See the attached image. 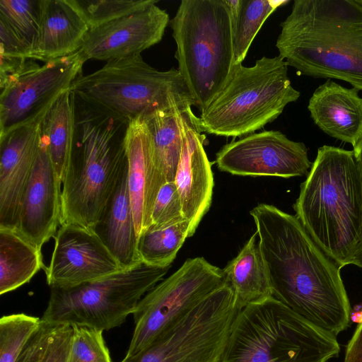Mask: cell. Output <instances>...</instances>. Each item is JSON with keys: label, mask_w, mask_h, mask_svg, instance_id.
I'll list each match as a JSON object with an SVG mask.
<instances>
[{"label": "cell", "mask_w": 362, "mask_h": 362, "mask_svg": "<svg viewBox=\"0 0 362 362\" xmlns=\"http://www.w3.org/2000/svg\"><path fill=\"white\" fill-rule=\"evenodd\" d=\"M272 286V297L334 337L349 325L351 306L340 269L295 215L259 204L250 212Z\"/></svg>", "instance_id": "1"}, {"label": "cell", "mask_w": 362, "mask_h": 362, "mask_svg": "<svg viewBox=\"0 0 362 362\" xmlns=\"http://www.w3.org/2000/svg\"><path fill=\"white\" fill-rule=\"evenodd\" d=\"M276 47L298 73L362 90V0H295Z\"/></svg>", "instance_id": "2"}, {"label": "cell", "mask_w": 362, "mask_h": 362, "mask_svg": "<svg viewBox=\"0 0 362 362\" xmlns=\"http://www.w3.org/2000/svg\"><path fill=\"white\" fill-rule=\"evenodd\" d=\"M129 124L75 94L74 139L62 185L60 226L93 229L127 165Z\"/></svg>", "instance_id": "3"}, {"label": "cell", "mask_w": 362, "mask_h": 362, "mask_svg": "<svg viewBox=\"0 0 362 362\" xmlns=\"http://www.w3.org/2000/svg\"><path fill=\"white\" fill-rule=\"evenodd\" d=\"M293 209L328 257L341 268L351 264L361 220L354 151L326 145L319 148Z\"/></svg>", "instance_id": "4"}, {"label": "cell", "mask_w": 362, "mask_h": 362, "mask_svg": "<svg viewBox=\"0 0 362 362\" xmlns=\"http://www.w3.org/2000/svg\"><path fill=\"white\" fill-rule=\"evenodd\" d=\"M336 337L271 297L239 309L220 362H327Z\"/></svg>", "instance_id": "5"}, {"label": "cell", "mask_w": 362, "mask_h": 362, "mask_svg": "<svg viewBox=\"0 0 362 362\" xmlns=\"http://www.w3.org/2000/svg\"><path fill=\"white\" fill-rule=\"evenodd\" d=\"M169 24L177 70L202 112L235 66L228 8L224 0H182Z\"/></svg>", "instance_id": "6"}, {"label": "cell", "mask_w": 362, "mask_h": 362, "mask_svg": "<svg viewBox=\"0 0 362 362\" xmlns=\"http://www.w3.org/2000/svg\"><path fill=\"white\" fill-rule=\"evenodd\" d=\"M70 90L129 122L157 111L194 105L177 69L158 71L141 54L107 62L99 70L79 76Z\"/></svg>", "instance_id": "7"}, {"label": "cell", "mask_w": 362, "mask_h": 362, "mask_svg": "<svg viewBox=\"0 0 362 362\" xmlns=\"http://www.w3.org/2000/svg\"><path fill=\"white\" fill-rule=\"evenodd\" d=\"M300 95L279 56L262 57L250 67L235 65L223 89L201 112L202 132L235 138L254 133L275 120Z\"/></svg>", "instance_id": "8"}, {"label": "cell", "mask_w": 362, "mask_h": 362, "mask_svg": "<svg viewBox=\"0 0 362 362\" xmlns=\"http://www.w3.org/2000/svg\"><path fill=\"white\" fill-rule=\"evenodd\" d=\"M170 267L141 262L92 281L50 287L41 319L47 323L83 325L103 331L119 327L133 314L141 298L163 280Z\"/></svg>", "instance_id": "9"}, {"label": "cell", "mask_w": 362, "mask_h": 362, "mask_svg": "<svg viewBox=\"0 0 362 362\" xmlns=\"http://www.w3.org/2000/svg\"><path fill=\"white\" fill-rule=\"evenodd\" d=\"M238 310L226 284L144 349L120 362H220Z\"/></svg>", "instance_id": "10"}, {"label": "cell", "mask_w": 362, "mask_h": 362, "mask_svg": "<svg viewBox=\"0 0 362 362\" xmlns=\"http://www.w3.org/2000/svg\"><path fill=\"white\" fill-rule=\"evenodd\" d=\"M226 284L223 269L204 257L186 259L138 303L132 314L134 329L126 356L144 349Z\"/></svg>", "instance_id": "11"}, {"label": "cell", "mask_w": 362, "mask_h": 362, "mask_svg": "<svg viewBox=\"0 0 362 362\" xmlns=\"http://www.w3.org/2000/svg\"><path fill=\"white\" fill-rule=\"evenodd\" d=\"M86 59L79 50L45 62H34L1 88L0 136L16 129L40 123L74 81L82 74Z\"/></svg>", "instance_id": "12"}, {"label": "cell", "mask_w": 362, "mask_h": 362, "mask_svg": "<svg viewBox=\"0 0 362 362\" xmlns=\"http://www.w3.org/2000/svg\"><path fill=\"white\" fill-rule=\"evenodd\" d=\"M223 172L241 176L289 178L308 174L312 163L302 142L280 131L252 133L224 145L216 155Z\"/></svg>", "instance_id": "13"}, {"label": "cell", "mask_w": 362, "mask_h": 362, "mask_svg": "<svg viewBox=\"0 0 362 362\" xmlns=\"http://www.w3.org/2000/svg\"><path fill=\"white\" fill-rule=\"evenodd\" d=\"M54 238L52 257L45 267L49 287L75 286L123 269L93 230L61 225Z\"/></svg>", "instance_id": "14"}, {"label": "cell", "mask_w": 362, "mask_h": 362, "mask_svg": "<svg viewBox=\"0 0 362 362\" xmlns=\"http://www.w3.org/2000/svg\"><path fill=\"white\" fill-rule=\"evenodd\" d=\"M157 3L90 29L80 49L86 60L126 58L158 43L170 19Z\"/></svg>", "instance_id": "15"}, {"label": "cell", "mask_w": 362, "mask_h": 362, "mask_svg": "<svg viewBox=\"0 0 362 362\" xmlns=\"http://www.w3.org/2000/svg\"><path fill=\"white\" fill-rule=\"evenodd\" d=\"M62 185L45 143L40 144L19 211L16 230L38 249L60 225Z\"/></svg>", "instance_id": "16"}, {"label": "cell", "mask_w": 362, "mask_h": 362, "mask_svg": "<svg viewBox=\"0 0 362 362\" xmlns=\"http://www.w3.org/2000/svg\"><path fill=\"white\" fill-rule=\"evenodd\" d=\"M40 139V123L0 136V228L16 230Z\"/></svg>", "instance_id": "17"}, {"label": "cell", "mask_w": 362, "mask_h": 362, "mask_svg": "<svg viewBox=\"0 0 362 362\" xmlns=\"http://www.w3.org/2000/svg\"><path fill=\"white\" fill-rule=\"evenodd\" d=\"M202 132L199 117L187 126L174 180L192 235L211 206L214 189L211 163L204 148L206 136Z\"/></svg>", "instance_id": "18"}, {"label": "cell", "mask_w": 362, "mask_h": 362, "mask_svg": "<svg viewBox=\"0 0 362 362\" xmlns=\"http://www.w3.org/2000/svg\"><path fill=\"white\" fill-rule=\"evenodd\" d=\"M126 149L128 189L138 238L151 225L153 205L165 185L152 159L149 136L141 119L129 122Z\"/></svg>", "instance_id": "19"}, {"label": "cell", "mask_w": 362, "mask_h": 362, "mask_svg": "<svg viewBox=\"0 0 362 362\" xmlns=\"http://www.w3.org/2000/svg\"><path fill=\"white\" fill-rule=\"evenodd\" d=\"M308 109L315 124L332 137L354 146L362 134V98L354 88L329 79L314 91Z\"/></svg>", "instance_id": "20"}, {"label": "cell", "mask_w": 362, "mask_h": 362, "mask_svg": "<svg viewBox=\"0 0 362 362\" xmlns=\"http://www.w3.org/2000/svg\"><path fill=\"white\" fill-rule=\"evenodd\" d=\"M90 28L66 0H41L37 35L31 58L44 62L79 51Z\"/></svg>", "instance_id": "21"}, {"label": "cell", "mask_w": 362, "mask_h": 362, "mask_svg": "<svg viewBox=\"0 0 362 362\" xmlns=\"http://www.w3.org/2000/svg\"><path fill=\"white\" fill-rule=\"evenodd\" d=\"M128 163L105 209L93 230L122 269L140 263L133 211L128 189Z\"/></svg>", "instance_id": "22"}, {"label": "cell", "mask_w": 362, "mask_h": 362, "mask_svg": "<svg viewBox=\"0 0 362 362\" xmlns=\"http://www.w3.org/2000/svg\"><path fill=\"white\" fill-rule=\"evenodd\" d=\"M197 119L192 107L157 111L141 119L148 132L154 166L165 184L174 182L185 129Z\"/></svg>", "instance_id": "23"}, {"label": "cell", "mask_w": 362, "mask_h": 362, "mask_svg": "<svg viewBox=\"0 0 362 362\" xmlns=\"http://www.w3.org/2000/svg\"><path fill=\"white\" fill-rule=\"evenodd\" d=\"M223 271L239 309L272 297L270 278L256 232Z\"/></svg>", "instance_id": "24"}, {"label": "cell", "mask_w": 362, "mask_h": 362, "mask_svg": "<svg viewBox=\"0 0 362 362\" xmlns=\"http://www.w3.org/2000/svg\"><path fill=\"white\" fill-rule=\"evenodd\" d=\"M45 268L41 250L16 230L0 228V294L28 283Z\"/></svg>", "instance_id": "25"}, {"label": "cell", "mask_w": 362, "mask_h": 362, "mask_svg": "<svg viewBox=\"0 0 362 362\" xmlns=\"http://www.w3.org/2000/svg\"><path fill=\"white\" fill-rule=\"evenodd\" d=\"M75 132V94L62 93L40 122V136L62 182L70 159Z\"/></svg>", "instance_id": "26"}, {"label": "cell", "mask_w": 362, "mask_h": 362, "mask_svg": "<svg viewBox=\"0 0 362 362\" xmlns=\"http://www.w3.org/2000/svg\"><path fill=\"white\" fill-rule=\"evenodd\" d=\"M231 20L234 65L242 64L267 18L284 0H224Z\"/></svg>", "instance_id": "27"}, {"label": "cell", "mask_w": 362, "mask_h": 362, "mask_svg": "<svg viewBox=\"0 0 362 362\" xmlns=\"http://www.w3.org/2000/svg\"><path fill=\"white\" fill-rule=\"evenodd\" d=\"M192 235L190 222L187 219L159 228L149 227L138 238L140 259L151 266H171L186 238Z\"/></svg>", "instance_id": "28"}, {"label": "cell", "mask_w": 362, "mask_h": 362, "mask_svg": "<svg viewBox=\"0 0 362 362\" xmlns=\"http://www.w3.org/2000/svg\"><path fill=\"white\" fill-rule=\"evenodd\" d=\"M40 14L41 0L0 1V23L12 32L30 54L37 35Z\"/></svg>", "instance_id": "29"}, {"label": "cell", "mask_w": 362, "mask_h": 362, "mask_svg": "<svg viewBox=\"0 0 362 362\" xmlns=\"http://www.w3.org/2000/svg\"><path fill=\"white\" fill-rule=\"evenodd\" d=\"M41 323V318L25 313L2 316L0 319V362H16Z\"/></svg>", "instance_id": "30"}, {"label": "cell", "mask_w": 362, "mask_h": 362, "mask_svg": "<svg viewBox=\"0 0 362 362\" xmlns=\"http://www.w3.org/2000/svg\"><path fill=\"white\" fill-rule=\"evenodd\" d=\"M90 29L151 4L154 0H66Z\"/></svg>", "instance_id": "31"}, {"label": "cell", "mask_w": 362, "mask_h": 362, "mask_svg": "<svg viewBox=\"0 0 362 362\" xmlns=\"http://www.w3.org/2000/svg\"><path fill=\"white\" fill-rule=\"evenodd\" d=\"M71 346L66 362H112L103 331L74 325Z\"/></svg>", "instance_id": "32"}, {"label": "cell", "mask_w": 362, "mask_h": 362, "mask_svg": "<svg viewBox=\"0 0 362 362\" xmlns=\"http://www.w3.org/2000/svg\"><path fill=\"white\" fill-rule=\"evenodd\" d=\"M185 219L180 197L175 182H167L160 189L156 199L151 228H159Z\"/></svg>", "instance_id": "33"}, {"label": "cell", "mask_w": 362, "mask_h": 362, "mask_svg": "<svg viewBox=\"0 0 362 362\" xmlns=\"http://www.w3.org/2000/svg\"><path fill=\"white\" fill-rule=\"evenodd\" d=\"M45 323V334L38 362H66L73 335L67 324Z\"/></svg>", "instance_id": "34"}, {"label": "cell", "mask_w": 362, "mask_h": 362, "mask_svg": "<svg viewBox=\"0 0 362 362\" xmlns=\"http://www.w3.org/2000/svg\"><path fill=\"white\" fill-rule=\"evenodd\" d=\"M44 334L45 323L42 320L40 328L26 344L16 362H38Z\"/></svg>", "instance_id": "35"}, {"label": "cell", "mask_w": 362, "mask_h": 362, "mask_svg": "<svg viewBox=\"0 0 362 362\" xmlns=\"http://www.w3.org/2000/svg\"><path fill=\"white\" fill-rule=\"evenodd\" d=\"M344 362H362V320L347 344Z\"/></svg>", "instance_id": "36"}, {"label": "cell", "mask_w": 362, "mask_h": 362, "mask_svg": "<svg viewBox=\"0 0 362 362\" xmlns=\"http://www.w3.org/2000/svg\"><path fill=\"white\" fill-rule=\"evenodd\" d=\"M353 147L361 197V220L358 247L359 248L362 246V134Z\"/></svg>", "instance_id": "37"}, {"label": "cell", "mask_w": 362, "mask_h": 362, "mask_svg": "<svg viewBox=\"0 0 362 362\" xmlns=\"http://www.w3.org/2000/svg\"><path fill=\"white\" fill-rule=\"evenodd\" d=\"M351 264H355L361 268H362V246L358 248L356 250Z\"/></svg>", "instance_id": "38"}]
</instances>
